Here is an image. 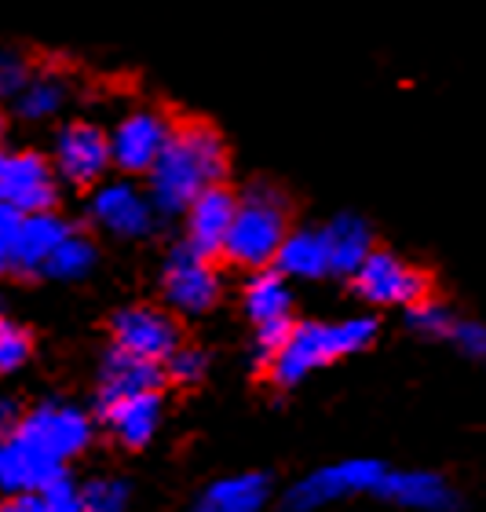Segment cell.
Here are the masks:
<instances>
[{
  "instance_id": "ba28073f",
  "label": "cell",
  "mask_w": 486,
  "mask_h": 512,
  "mask_svg": "<svg viewBox=\"0 0 486 512\" xmlns=\"http://www.w3.org/2000/svg\"><path fill=\"white\" fill-rule=\"evenodd\" d=\"M169 136L172 121L161 110H132L106 136V143H110V165H117L128 176H143V172L154 169V161L161 158Z\"/></svg>"
},
{
  "instance_id": "4316f807",
  "label": "cell",
  "mask_w": 486,
  "mask_h": 512,
  "mask_svg": "<svg viewBox=\"0 0 486 512\" xmlns=\"http://www.w3.org/2000/svg\"><path fill=\"white\" fill-rule=\"evenodd\" d=\"M30 359V333L11 319H0V374L19 370Z\"/></svg>"
},
{
  "instance_id": "d4e9b609",
  "label": "cell",
  "mask_w": 486,
  "mask_h": 512,
  "mask_svg": "<svg viewBox=\"0 0 486 512\" xmlns=\"http://www.w3.org/2000/svg\"><path fill=\"white\" fill-rule=\"evenodd\" d=\"M81 494V512H125L128 487L121 480H92Z\"/></svg>"
},
{
  "instance_id": "4dcf8cb0",
  "label": "cell",
  "mask_w": 486,
  "mask_h": 512,
  "mask_svg": "<svg viewBox=\"0 0 486 512\" xmlns=\"http://www.w3.org/2000/svg\"><path fill=\"white\" fill-rule=\"evenodd\" d=\"M37 498H41L44 512H81V494L66 476H59L44 491H37Z\"/></svg>"
},
{
  "instance_id": "52a82bcc",
  "label": "cell",
  "mask_w": 486,
  "mask_h": 512,
  "mask_svg": "<svg viewBox=\"0 0 486 512\" xmlns=\"http://www.w3.org/2000/svg\"><path fill=\"white\" fill-rule=\"evenodd\" d=\"M220 271L212 264V256H201L187 242L169 253L165 264V300L183 315H205L220 300Z\"/></svg>"
},
{
  "instance_id": "cb8c5ba5",
  "label": "cell",
  "mask_w": 486,
  "mask_h": 512,
  "mask_svg": "<svg viewBox=\"0 0 486 512\" xmlns=\"http://www.w3.org/2000/svg\"><path fill=\"white\" fill-rule=\"evenodd\" d=\"M63 99H66V85L59 81V77H55V74H37V77H30V81L22 85V92L15 96V103H19L22 118L44 121V118H52V114H59Z\"/></svg>"
},
{
  "instance_id": "7a4b0ae2",
  "label": "cell",
  "mask_w": 486,
  "mask_h": 512,
  "mask_svg": "<svg viewBox=\"0 0 486 512\" xmlns=\"http://www.w3.org/2000/svg\"><path fill=\"white\" fill-rule=\"evenodd\" d=\"M373 337H377V319H370V315L344 322H304V326H293L282 352L267 363L271 366V381L282 384V388H293V384H300L322 366L337 363L340 355L362 352Z\"/></svg>"
},
{
  "instance_id": "4fadbf2b",
  "label": "cell",
  "mask_w": 486,
  "mask_h": 512,
  "mask_svg": "<svg viewBox=\"0 0 486 512\" xmlns=\"http://www.w3.org/2000/svg\"><path fill=\"white\" fill-rule=\"evenodd\" d=\"M59 476H63L59 461L44 458L41 450H33L19 436L0 439V491L8 494V498L44 491Z\"/></svg>"
},
{
  "instance_id": "30bf717a",
  "label": "cell",
  "mask_w": 486,
  "mask_h": 512,
  "mask_svg": "<svg viewBox=\"0 0 486 512\" xmlns=\"http://www.w3.org/2000/svg\"><path fill=\"white\" fill-rule=\"evenodd\" d=\"M48 165H52L55 180H66L74 187H92L96 180H103L106 165H110L106 132L92 121H70L55 136V154Z\"/></svg>"
},
{
  "instance_id": "836d02e7",
  "label": "cell",
  "mask_w": 486,
  "mask_h": 512,
  "mask_svg": "<svg viewBox=\"0 0 486 512\" xmlns=\"http://www.w3.org/2000/svg\"><path fill=\"white\" fill-rule=\"evenodd\" d=\"M19 421H22L19 403H15L11 395H0V439L15 436V432H19Z\"/></svg>"
},
{
  "instance_id": "d6a6232c",
  "label": "cell",
  "mask_w": 486,
  "mask_h": 512,
  "mask_svg": "<svg viewBox=\"0 0 486 512\" xmlns=\"http://www.w3.org/2000/svg\"><path fill=\"white\" fill-rule=\"evenodd\" d=\"M457 344H461V352L472 355V359H483L486 352V330L479 322H454V330H450Z\"/></svg>"
},
{
  "instance_id": "e575fe53",
  "label": "cell",
  "mask_w": 486,
  "mask_h": 512,
  "mask_svg": "<svg viewBox=\"0 0 486 512\" xmlns=\"http://www.w3.org/2000/svg\"><path fill=\"white\" fill-rule=\"evenodd\" d=\"M0 512H44V505H41L37 494H19V498L0 502Z\"/></svg>"
},
{
  "instance_id": "3957f363",
  "label": "cell",
  "mask_w": 486,
  "mask_h": 512,
  "mask_svg": "<svg viewBox=\"0 0 486 512\" xmlns=\"http://www.w3.org/2000/svg\"><path fill=\"white\" fill-rule=\"evenodd\" d=\"M286 235H289L286 198L275 187L260 183L245 198H238L231 231H227V242H223L220 253L238 267L264 271V267H271V260H275L278 246H282Z\"/></svg>"
},
{
  "instance_id": "8fae6325",
  "label": "cell",
  "mask_w": 486,
  "mask_h": 512,
  "mask_svg": "<svg viewBox=\"0 0 486 512\" xmlns=\"http://www.w3.org/2000/svg\"><path fill=\"white\" fill-rule=\"evenodd\" d=\"M114 348L165 366V359L180 348V326L161 308H125L114 315Z\"/></svg>"
},
{
  "instance_id": "9a60e30c",
  "label": "cell",
  "mask_w": 486,
  "mask_h": 512,
  "mask_svg": "<svg viewBox=\"0 0 486 512\" xmlns=\"http://www.w3.org/2000/svg\"><path fill=\"white\" fill-rule=\"evenodd\" d=\"M373 491L384 502L402 505V509H421V512H450L454 509V491L446 487L435 472H388L377 480Z\"/></svg>"
},
{
  "instance_id": "f1b7e54d",
  "label": "cell",
  "mask_w": 486,
  "mask_h": 512,
  "mask_svg": "<svg viewBox=\"0 0 486 512\" xmlns=\"http://www.w3.org/2000/svg\"><path fill=\"white\" fill-rule=\"evenodd\" d=\"M19 224L22 216L8 205H0V275L19 271Z\"/></svg>"
},
{
  "instance_id": "8992f818",
  "label": "cell",
  "mask_w": 486,
  "mask_h": 512,
  "mask_svg": "<svg viewBox=\"0 0 486 512\" xmlns=\"http://www.w3.org/2000/svg\"><path fill=\"white\" fill-rule=\"evenodd\" d=\"M59 187L48 158L33 150H0V205L15 209L19 216L30 213H52Z\"/></svg>"
},
{
  "instance_id": "7402d4cb",
  "label": "cell",
  "mask_w": 486,
  "mask_h": 512,
  "mask_svg": "<svg viewBox=\"0 0 486 512\" xmlns=\"http://www.w3.org/2000/svg\"><path fill=\"white\" fill-rule=\"evenodd\" d=\"M289 304H293L289 282L278 275L275 267H264V271H256V275L249 278V286H245V311H249V319H253L256 326L271 319H286Z\"/></svg>"
},
{
  "instance_id": "83f0119b",
  "label": "cell",
  "mask_w": 486,
  "mask_h": 512,
  "mask_svg": "<svg viewBox=\"0 0 486 512\" xmlns=\"http://www.w3.org/2000/svg\"><path fill=\"white\" fill-rule=\"evenodd\" d=\"M205 366H209V355L201 352V348H176V352L165 359V374L172 377V381L180 384H194L205 377Z\"/></svg>"
},
{
  "instance_id": "e0dca14e",
  "label": "cell",
  "mask_w": 486,
  "mask_h": 512,
  "mask_svg": "<svg viewBox=\"0 0 486 512\" xmlns=\"http://www.w3.org/2000/svg\"><path fill=\"white\" fill-rule=\"evenodd\" d=\"M161 381H165V370L158 363L110 348L103 359V374H99V399L110 403V399H125V395L158 392Z\"/></svg>"
},
{
  "instance_id": "9c48e42d",
  "label": "cell",
  "mask_w": 486,
  "mask_h": 512,
  "mask_svg": "<svg viewBox=\"0 0 486 512\" xmlns=\"http://www.w3.org/2000/svg\"><path fill=\"white\" fill-rule=\"evenodd\" d=\"M351 278H355L359 297L370 300V304H402V308H410V304L428 297L424 271L399 260L395 253H384V249H373Z\"/></svg>"
},
{
  "instance_id": "484cf974",
  "label": "cell",
  "mask_w": 486,
  "mask_h": 512,
  "mask_svg": "<svg viewBox=\"0 0 486 512\" xmlns=\"http://www.w3.org/2000/svg\"><path fill=\"white\" fill-rule=\"evenodd\" d=\"M406 319H410L413 330L424 333V337H450V330H454V319H450V311H446L443 304L428 300V297L417 300V304H410Z\"/></svg>"
},
{
  "instance_id": "ac0fdd59",
  "label": "cell",
  "mask_w": 486,
  "mask_h": 512,
  "mask_svg": "<svg viewBox=\"0 0 486 512\" xmlns=\"http://www.w3.org/2000/svg\"><path fill=\"white\" fill-rule=\"evenodd\" d=\"M322 246H326V264L333 275H355L359 264L373 253L370 224L362 216H337L329 227H322Z\"/></svg>"
},
{
  "instance_id": "6da1fadb",
  "label": "cell",
  "mask_w": 486,
  "mask_h": 512,
  "mask_svg": "<svg viewBox=\"0 0 486 512\" xmlns=\"http://www.w3.org/2000/svg\"><path fill=\"white\" fill-rule=\"evenodd\" d=\"M150 176V205L161 213H187V205L209 187H220L227 176V143L209 121H180L154 161Z\"/></svg>"
},
{
  "instance_id": "ffe728a7",
  "label": "cell",
  "mask_w": 486,
  "mask_h": 512,
  "mask_svg": "<svg viewBox=\"0 0 486 512\" xmlns=\"http://www.w3.org/2000/svg\"><path fill=\"white\" fill-rule=\"evenodd\" d=\"M74 227L55 213H30L19 224V271H41L52 249L70 235Z\"/></svg>"
},
{
  "instance_id": "d6986e66",
  "label": "cell",
  "mask_w": 486,
  "mask_h": 512,
  "mask_svg": "<svg viewBox=\"0 0 486 512\" xmlns=\"http://www.w3.org/2000/svg\"><path fill=\"white\" fill-rule=\"evenodd\" d=\"M267 494H271V483L264 472H245V476L212 483L194 512H260L267 505Z\"/></svg>"
},
{
  "instance_id": "603a6c76",
  "label": "cell",
  "mask_w": 486,
  "mask_h": 512,
  "mask_svg": "<svg viewBox=\"0 0 486 512\" xmlns=\"http://www.w3.org/2000/svg\"><path fill=\"white\" fill-rule=\"evenodd\" d=\"M92 267H96V246H92L85 235L70 231V235L52 249V256L44 260L41 271L48 278H59V282H77V278H85Z\"/></svg>"
},
{
  "instance_id": "d590c367",
  "label": "cell",
  "mask_w": 486,
  "mask_h": 512,
  "mask_svg": "<svg viewBox=\"0 0 486 512\" xmlns=\"http://www.w3.org/2000/svg\"><path fill=\"white\" fill-rule=\"evenodd\" d=\"M0 136H4V114H0Z\"/></svg>"
},
{
  "instance_id": "f546056e",
  "label": "cell",
  "mask_w": 486,
  "mask_h": 512,
  "mask_svg": "<svg viewBox=\"0 0 486 512\" xmlns=\"http://www.w3.org/2000/svg\"><path fill=\"white\" fill-rule=\"evenodd\" d=\"M296 322L289 319H271V322H260L256 326V355L264 359V363H271L278 352H282V344L289 341V333H293Z\"/></svg>"
},
{
  "instance_id": "5bb4252c",
  "label": "cell",
  "mask_w": 486,
  "mask_h": 512,
  "mask_svg": "<svg viewBox=\"0 0 486 512\" xmlns=\"http://www.w3.org/2000/svg\"><path fill=\"white\" fill-rule=\"evenodd\" d=\"M234 209H238V198H234L227 187H209L201 191L191 205H187V246L198 249L201 256H216L227 242V231H231Z\"/></svg>"
},
{
  "instance_id": "2e32d148",
  "label": "cell",
  "mask_w": 486,
  "mask_h": 512,
  "mask_svg": "<svg viewBox=\"0 0 486 512\" xmlns=\"http://www.w3.org/2000/svg\"><path fill=\"white\" fill-rule=\"evenodd\" d=\"M103 417H106V428H110L125 447H147L150 436L158 432L161 399H158V392L110 399V403H103Z\"/></svg>"
},
{
  "instance_id": "44dd1931",
  "label": "cell",
  "mask_w": 486,
  "mask_h": 512,
  "mask_svg": "<svg viewBox=\"0 0 486 512\" xmlns=\"http://www.w3.org/2000/svg\"><path fill=\"white\" fill-rule=\"evenodd\" d=\"M275 271L282 278H322L329 275L326 246H322V231H289L275 253Z\"/></svg>"
},
{
  "instance_id": "7c38bea8",
  "label": "cell",
  "mask_w": 486,
  "mask_h": 512,
  "mask_svg": "<svg viewBox=\"0 0 486 512\" xmlns=\"http://www.w3.org/2000/svg\"><path fill=\"white\" fill-rule=\"evenodd\" d=\"M88 213L103 231L117 238H143L154 227V205L136 183H103L92 194Z\"/></svg>"
},
{
  "instance_id": "5b68a950",
  "label": "cell",
  "mask_w": 486,
  "mask_h": 512,
  "mask_svg": "<svg viewBox=\"0 0 486 512\" xmlns=\"http://www.w3.org/2000/svg\"><path fill=\"white\" fill-rule=\"evenodd\" d=\"M381 476H384V465L373 458L337 461V465H326V469L311 472V476H304V480L296 483L293 491L286 494V509L289 512H315V509H322V505L351 498V494L373 491Z\"/></svg>"
},
{
  "instance_id": "277c9868",
  "label": "cell",
  "mask_w": 486,
  "mask_h": 512,
  "mask_svg": "<svg viewBox=\"0 0 486 512\" xmlns=\"http://www.w3.org/2000/svg\"><path fill=\"white\" fill-rule=\"evenodd\" d=\"M15 436L33 450H41L44 458L63 465L92 443V421L70 403H41L37 410L22 414Z\"/></svg>"
},
{
  "instance_id": "1f68e13d",
  "label": "cell",
  "mask_w": 486,
  "mask_h": 512,
  "mask_svg": "<svg viewBox=\"0 0 486 512\" xmlns=\"http://www.w3.org/2000/svg\"><path fill=\"white\" fill-rule=\"evenodd\" d=\"M30 77L33 74L22 55H11V52L0 55V96H19L22 85H26Z\"/></svg>"
}]
</instances>
